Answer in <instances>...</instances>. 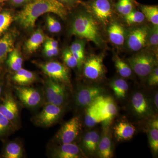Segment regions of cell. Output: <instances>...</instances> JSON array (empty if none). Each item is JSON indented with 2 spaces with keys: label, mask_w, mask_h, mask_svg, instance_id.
<instances>
[{
  "label": "cell",
  "mask_w": 158,
  "mask_h": 158,
  "mask_svg": "<svg viewBox=\"0 0 158 158\" xmlns=\"http://www.w3.org/2000/svg\"><path fill=\"white\" fill-rule=\"evenodd\" d=\"M154 102L155 106L156 108L158 109V94L157 92L156 93L154 96Z\"/></svg>",
  "instance_id": "cell-44"
},
{
  "label": "cell",
  "mask_w": 158,
  "mask_h": 158,
  "mask_svg": "<svg viewBox=\"0 0 158 158\" xmlns=\"http://www.w3.org/2000/svg\"><path fill=\"white\" fill-rule=\"evenodd\" d=\"M149 142L151 148L155 153L158 152V120L154 119L150 124L149 131Z\"/></svg>",
  "instance_id": "cell-30"
},
{
  "label": "cell",
  "mask_w": 158,
  "mask_h": 158,
  "mask_svg": "<svg viewBox=\"0 0 158 158\" xmlns=\"http://www.w3.org/2000/svg\"><path fill=\"white\" fill-rule=\"evenodd\" d=\"M3 3L0 2V12L2 10V6Z\"/></svg>",
  "instance_id": "cell-45"
},
{
  "label": "cell",
  "mask_w": 158,
  "mask_h": 158,
  "mask_svg": "<svg viewBox=\"0 0 158 158\" xmlns=\"http://www.w3.org/2000/svg\"><path fill=\"white\" fill-rule=\"evenodd\" d=\"M19 109L13 96L10 94H6L0 103V113L13 123L18 117Z\"/></svg>",
  "instance_id": "cell-14"
},
{
  "label": "cell",
  "mask_w": 158,
  "mask_h": 158,
  "mask_svg": "<svg viewBox=\"0 0 158 158\" xmlns=\"http://www.w3.org/2000/svg\"><path fill=\"white\" fill-rule=\"evenodd\" d=\"M15 88L19 98L27 107L36 108L41 103L42 95L36 88L27 86H19Z\"/></svg>",
  "instance_id": "cell-11"
},
{
  "label": "cell",
  "mask_w": 158,
  "mask_h": 158,
  "mask_svg": "<svg viewBox=\"0 0 158 158\" xmlns=\"http://www.w3.org/2000/svg\"><path fill=\"white\" fill-rule=\"evenodd\" d=\"M100 139L99 135L96 131L88 132L83 138V144L84 148L89 153L93 154L97 151Z\"/></svg>",
  "instance_id": "cell-21"
},
{
  "label": "cell",
  "mask_w": 158,
  "mask_h": 158,
  "mask_svg": "<svg viewBox=\"0 0 158 158\" xmlns=\"http://www.w3.org/2000/svg\"><path fill=\"white\" fill-rule=\"evenodd\" d=\"M98 153L100 157L110 158L113 156L112 141L108 130H106L100 139L98 147Z\"/></svg>",
  "instance_id": "cell-20"
},
{
  "label": "cell",
  "mask_w": 158,
  "mask_h": 158,
  "mask_svg": "<svg viewBox=\"0 0 158 158\" xmlns=\"http://www.w3.org/2000/svg\"><path fill=\"white\" fill-rule=\"evenodd\" d=\"M44 53L49 58L55 56L59 54V48H52L45 44L44 47Z\"/></svg>",
  "instance_id": "cell-41"
},
{
  "label": "cell",
  "mask_w": 158,
  "mask_h": 158,
  "mask_svg": "<svg viewBox=\"0 0 158 158\" xmlns=\"http://www.w3.org/2000/svg\"><path fill=\"white\" fill-rule=\"evenodd\" d=\"M125 21L128 25L141 23L145 19L144 14L141 11L134 10L124 16Z\"/></svg>",
  "instance_id": "cell-33"
},
{
  "label": "cell",
  "mask_w": 158,
  "mask_h": 158,
  "mask_svg": "<svg viewBox=\"0 0 158 158\" xmlns=\"http://www.w3.org/2000/svg\"><path fill=\"white\" fill-rule=\"evenodd\" d=\"M148 84L150 86H157L158 84V68L156 66L148 75Z\"/></svg>",
  "instance_id": "cell-39"
},
{
  "label": "cell",
  "mask_w": 158,
  "mask_h": 158,
  "mask_svg": "<svg viewBox=\"0 0 158 158\" xmlns=\"http://www.w3.org/2000/svg\"><path fill=\"white\" fill-rule=\"evenodd\" d=\"M110 87L117 98H124L126 95L129 86L127 82L122 79H116L110 83Z\"/></svg>",
  "instance_id": "cell-27"
},
{
  "label": "cell",
  "mask_w": 158,
  "mask_h": 158,
  "mask_svg": "<svg viewBox=\"0 0 158 158\" xmlns=\"http://www.w3.org/2000/svg\"><path fill=\"white\" fill-rule=\"evenodd\" d=\"M115 67L118 73L123 77L128 78L131 75L132 70L129 64L116 55L114 58Z\"/></svg>",
  "instance_id": "cell-32"
},
{
  "label": "cell",
  "mask_w": 158,
  "mask_h": 158,
  "mask_svg": "<svg viewBox=\"0 0 158 158\" xmlns=\"http://www.w3.org/2000/svg\"><path fill=\"white\" fill-rule=\"evenodd\" d=\"M100 122H102L101 119L95 106L92 103L86 107L85 117V125L88 127H92Z\"/></svg>",
  "instance_id": "cell-25"
},
{
  "label": "cell",
  "mask_w": 158,
  "mask_h": 158,
  "mask_svg": "<svg viewBox=\"0 0 158 158\" xmlns=\"http://www.w3.org/2000/svg\"><path fill=\"white\" fill-rule=\"evenodd\" d=\"M45 40V37L42 30L38 29L31 35L25 43V48L28 53H33L37 50Z\"/></svg>",
  "instance_id": "cell-22"
},
{
  "label": "cell",
  "mask_w": 158,
  "mask_h": 158,
  "mask_svg": "<svg viewBox=\"0 0 158 158\" xmlns=\"http://www.w3.org/2000/svg\"><path fill=\"white\" fill-rule=\"evenodd\" d=\"M108 34L111 42L116 45H123L126 40L125 29L121 24L116 22L112 23L109 26Z\"/></svg>",
  "instance_id": "cell-16"
},
{
  "label": "cell",
  "mask_w": 158,
  "mask_h": 158,
  "mask_svg": "<svg viewBox=\"0 0 158 158\" xmlns=\"http://www.w3.org/2000/svg\"><path fill=\"white\" fill-rule=\"evenodd\" d=\"M114 135L118 141H127L133 138L136 131L135 127L130 123L121 121L116 125Z\"/></svg>",
  "instance_id": "cell-18"
},
{
  "label": "cell",
  "mask_w": 158,
  "mask_h": 158,
  "mask_svg": "<svg viewBox=\"0 0 158 158\" xmlns=\"http://www.w3.org/2000/svg\"><path fill=\"white\" fill-rule=\"evenodd\" d=\"M140 9L145 18L153 25H158V6L141 5Z\"/></svg>",
  "instance_id": "cell-29"
},
{
  "label": "cell",
  "mask_w": 158,
  "mask_h": 158,
  "mask_svg": "<svg viewBox=\"0 0 158 158\" xmlns=\"http://www.w3.org/2000/svg\"><path fill=\"white\" fill-rule=\"evenodd\" d=\"M81 130L80 118L75 116L64 123L58 131L56 139L60 144L73 143Z\"/></svg>",
  "instance_id": "cell-8"
},
{
  "label": "cell",
  "mask_w": 158,
  "mask_h": 158,
  "mask_svg": "<svg viewBox=\"0 0 158 158\" xmlns=\"http://www.w3.org/2000/svg\"><path fill=\"white\" fill-rule=\"evenodd\" d=\"M115 8L118 13L125 16L134 9V0H118Z\"/></svg>",
  "instance_id": "cell-34"
},
{
  "label": "cell",
  "mask_w": 158,
  "mask_h": 158,
  "mask_svg": "<svg viewBox=\"0 0 158 158\" xmlns=\"http://www.w3.org/2000/svg\"><path fill=\"white\" fill-rule=\"evenodd\" d=\"M57 15L65 19L68 14V9L56 0H34L23 6L16 14L15 19L23 28H33L37 19L46 13Z\"/></svg>",
  "instance_id": "cell-1"
},
{
  "label": "cell",
  "mask_w": 158,
  "mask_h": 158,
  "mask_svg": "<svg viewBox=\"0 0 158 158\" xmlns=\"http://www.w3.org/2000/svg\"><path fill=\"white\" fill-rule=\"evenodd\" d=\"M9 0H0V2L4 3L5 2H8Z\"/></svg>",
  "instance_id": "cell-47"
},
{
  "label": "cell",
  "mask_w": 158,
  "mask_h": 158,
  "mask_svg": "<svg viewBox=\"0 0 158 158\" xmlns=\"http://www.w3.org/2000/svg\"><path fill=\"white\" fill-rule=\"evenodd\" d=\"M15 36L13 32H8L0 38V65L4 63L9 53L14 48Z\"/></svg>",
  "instance_id": "cell-17"
},
{
  "label": "cell",
  "mask_w": 158,
  "mask_h": 158,
  "mask_svg": "<svg viewBox=\"0 0 158 158\" xmlns=\"http://www.w3.org/2000/svg\"><path fill=\"white\" fill-rule=\"evenodd\" d=\"M52 156L57 158H78L82 156L80 148L73 143L61 144L53 150Z\"/></svg>",
  "instance_id": "cell-15"
},
{
  "label": "cell",
  "mask_w": 158,
  "mask_h": 158,
  "mask_svg": "<svg viewBox=\"0 0 158 158\" xmlns=\"http://www.w3.org/2000/svg\"><path fill=\"white\" fill-rule=\"evenodd\" d=\"M129 65L138 76L147 77L156 66V57L149 51H143L128 59Z\"/></svg>",
  "instance_id": "cell-3"
},
{
  "label": "cell",
  "mask_w": 158,
  "mask_h": 158,
  "mask_svg": "<svg viewBox=\"0 0 158 158\" xmlns=\"http://www.w3.org/2000/svg\"><path fill=\"white\" fill-rule=\"evenodd\" d=\"M95 106L102 122L106 124L110 123L117 113V109L113 99L110 97H98L92 102Z\"/></svg>",
  "instance_id": "cell-9"
},
{
  "label": "cell",
  "mask_w": 158,
  "mask_h": 158,
  "mask_svg": "<svg viewBox=\"0 0 158 158\" xmlns=\"http://www.w3.org/2000/svg\"><path fill=\"white\" fill-rule=\"evenodd\" d=\"M45 44L52 48H58L59 44L56 40L53 39H48L45 42Z\"/></svg>",
  "instance_id": "cell-43"
},
{
  "label": "cell",
  "mask_w": 158,
  "mask_h": 158,
  "mask_svg": "<svg viewBox=\"0 0 158 158\" xmlns=\"http://www.w3.org/2000/svg\"><path fill=\"white\" fill-rule=\"evenodd\" d=\"M131 104L133 110L139 116H145L149 112V106L147 98L141 92L134 94L132 98Z\"/></svg>",
  "instance_id": "cell-19"
},
{
  "label": "cell",
  "mask_w": 158,
  "mask_h": 158,
  "mask_svg": "<svg viewBox=\"0 0 158 158\" xmlns=\"http://www.w3.org/2000/svg\"><path fill=\"white\" fill-rule=\"evenodd\" d=\"M12 123L0 113V137L8 134L12 128Z\"/></svg>",
  "instance_id": "cell-38"
},
{
  "label": "cell",
  "mask_w": 158,
  "mask_h": 158,
  "mask_svg": "<svg viewBox=\"0 0 158 158\" xmlns=\"http://www.w3.org/2000/svg\"><path fill=\"white\" fill-rule=\"evenodd\" d=\"M149 30L147 26L137 27L131 30L127 39L129 49L132 52H138L145 47Z\"/></svg>",
  "instance_id": "cell-12"
},
{
  "label": "cell",
  "mask_w": 158,
  "mask_h": 158,
  "mask_svg": "<svg viewBox=\"0 0 158 158\" xmlns=\"http://www.w3.org/2000/svg\"><path fill=\"white\" fill-rule=\"evenodd\" d=\"M12 79L19 86H27L35 81L36 78L34 73L21 68L15 72Z\"/></svg>",
  "instance_id": "cell-23"
},
{
  "label": "cell",
  "mask_w": 158,
  "mask_h": 158,
  "mask_svg": "<svg viewBox=\"0 0 158 158\" xmlns=\"http://www.w3.org/2000/svg\"><path fill=\"white\" fill-rule=\"evenodd\" d=\"M103 91L102 88L97 86L82 87L76 94V104L80 107H87L98 97L102 95Z\"/></svg>",
  "instance_id": "cell-13"
},
{
  "label": "cell",
  "mask_w": 158,
  "mask_h": 158,
  "mask_svg": "<svg viewBox=\"0 0 158 158\" xmlns=\"http://www.w3.org/2000/svg\"><path fill=\"white\" fill-rule=\"evenodd\" d=\"M103 56L102 55H92L84 62V74L85 76L91 80L101 78L105 73Z\"/></svg>",
  "instance_id": "cell-10"
},
{
  "label": "cell",
  "mask_w": 158,
  "mask_h": 158,
  "mask_svg": "<svg viewBox=\"0 0 158 158\" xmlns=\"http://www.w3.org/2000/svg\"><path fill=\"white\" fill-rule=\"evenodd\" d=\"M45 96L47 103L62 107L67 100L64 84L49 79L45 83Z\"/></svg>",
  "instance_id": "cell-6"
},
{
  "label": "cell",
  "mask_w": 158,
  "mask_h": 158,
  "mask_svg": "<svg viewBox=\"0 0 158 158\" xmlns=\"http://www.w3.org/2000/svg\"><path fill=\"white\" fill-rule=\"evenodd\" d=\"M62 107L51 104H47L45 106L34 118L37 125L48 127L56 123L62 116Z\"/></svg>",
  "instance_id": "cell-7"
},
{
  "label": "cell",
  "mask_w": 158,
  "mask_h": 158,
  "mask_svg": "<svg viewBox=\"0 0 158 158\" xmlns=\"http://www.w3.org/2000/svg\"><path fill=\"white\" fill-rule=\"evenodd\" d=\"M14 17L10 10H2L0 12V37L6 32L10 27Z\"/></svg>",
  "instance_id": "cell-31"
},
{
  "label": "cell",
  "mask_w": 158,
  "mask_h": 158,
  "mask_svg": "<svg viewBox=\"0 0 158 158\" xmlns=\"http://www.w3.org/2000/svg\"><path fill=\"white\" fill-rule=\"evenodd\" d=\"M34 0H9L8 1L10 6L13 7H18L24 6L27 4L31 3Z\"/></svg>",
  "instance_id": "cell-40"
},
{
  "label": "cell",
  "mask_w": 158,
  "mask_h": 158,
  "mask_svg": "<svg viewBox=\"0 0 158 158\" xmlns=\"http://www.w3.org/2000/svg\"><path fill=\"white\" fill-rule=\"evenodd\" d=\"M40 69L49 78L53 81L64 84H70L69 71L66 66L56 61L38 64Z\"/></svg>",
  "instance_id": "cell-5"
},
{
  "label": "cell",
  "mask_w": 158,
  "mask_h": 158,
  "mask_svg": "<svg viewBox=\"0 0 158 158\" xmlns=\"http://www.w3.org/2000/svg\"><path fill=\"white\" fill-rule=\"evenodd\" d=\"M23 63V58L19 51L14 48L8 55L7 65L11 70L16 72L22 68Z\"/></svg>",
  "instance_id": "cell-28"
},
{
  "label": "cell",
  "mask_w": 158,
  "mask_h": 158,
  "mask_svg": "<svg viewBox=\"0 0 158 158\" xmlns=\"http://www.w3.org/2000/svg\"><path fill=\"white\" fill-rule=\"evenodd\" d=\"M81 4L87 12L102 24H107L113 14V6L111 0H90Z\"/></svg>",
  "instance_id": "cell-4"
},
{
  "label": "cell",
  "mask_w": 158,
  "mask_h": 158,
  "mask_svg": "<svg viewBox=\"0 0 158 158\" xmlns=\"http://www.w3.org/2000/svg\"><path fill=\"white\" fill-rule=\"evenodd\" d=\"M62 57L63 61L67 67L73 68L77 66V61L69 48H65L64 50L62 53Z\"/></svg>",
  "instance_id": "cell-36"
},
{
  "label": "cell",
  "mask_w": 158,
  "mask_h": 158,
  "mask_svg": "<svg viewBox=\"0 0 158 158\" xmlns=\"http://www.w3.org/2000/svg\"><path fill=\"white\" fill-rule=\"evenodd\" d=\"M69 48L77 59L78 68L80 69L85 61V42L81 40H76Z\"/></svg>",
  "instance_id": "cell-24"
},
{
  "label": "cell",
  "mask_w": 158,
  "mask_h": 158,
  "mask_svg": "<svg viewBox=\"0 0 158 158\" xmlns=\"http://www.w3.org/2000/svg\"><path fill=\"white\" fill-rule=\"evenodd\" d=\"M23 152L21 145L16 142H10L5 148L3 156L6 158H22Z\"/></svg>",
  "instance_id": "cell-26"
},
{
  "label": "cell",
  "mask_w": 158,
  "mask_h": 158,
  "mask_svg": "<svg viewBox=\"0 0 158 158\" xmlns=\"http://www.w3.org/2000/svg\"><path fill=\"white\" fill-rule=\"evenodd\" d=\"M46 22L48 31L51 33H58L62 30V26L60 23L53 16L48 15Z\"/></svg>",
  "instance_id": "cell-37"
},
{
  "label": "cell",
  "mask_w": 158,
  "mask_h": 158,
  "mask_svg": "<svg viewBox=\"0 0 158 158\" xmlns=\"http://www.w3.org/2000/svg\"><path fill=\"white\" fill-rule=\"evenodd\" d=\"M56 1L67 7L68 9L76 6L81 3V0H56Z\"/></svg>",
  "instance_id": "cell-42"
},
{
  "label": "cell",
  "mask_w": 158,
  "mask_h": 158,
  "mask_svg": "<svg viewBox=\"0 0 158 158\" xmlns=\"http://www.w3.org/2000/svg\"><path fill=\"white\" fill-rule=\"evenodd\" d=\"M2 85L0 84V95L2 94Z\"/></svg>",
  "instance_id": "cell-46"
},
{
  "label": "cell",
  "mask_w": 158,
  "mask_h": 158,
  "mask_svg": "<svg viewBox=\"0 0 158 158\" xmlns=\"http://www.w3.org/2000/svg\"><path fill=\"white\" fill-rule=\"evenodd\" d=\"M70 33L98 46L102 44V38L97 21L88 12H79L75 16L71 26Z\"/></svg>",
  "instance_id": "cell-2"
},
{
  "label": "cell",
  "mask_w": 158,
  "mask_h": 158,
  "mask_svg": "<svg viewBox=\"0 0 158 158\" xmlns=\"http://www.w3.org/2000/svg\"><path fill=\"white\" fill-rule=\"evenodd\" d=\"M158 45V25H154L148 31L147 46L153 49H157Z\"/></svg>",
  "instance_id": "cell-35"
}]
</instances>
